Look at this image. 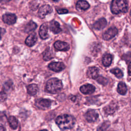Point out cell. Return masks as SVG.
I'll return each instance as SVG.
<instances>
[{"instance_id":"ffe728a7","label":"cell","mask_w":131,"mask_h":131,"mask_svg":"<svg viewBox=\"0 0 131 131\" xmlns=\"http://www.w3.org/2000/svg\"><path fill=\"white\" fill-rule=\"evenodd\" d=\"M38 91V86L35 84H30L27 88L28 93L31 96L35 95Z\"/></svg>"},{"instance_id":"6da1fadb","label":"cell","mask_w":131,"mask_h":131,"mask_svg":"<svg viewBox=\"0 0 131 131\" xmlns=\"http://www.w3.org/2000/svg\"><path fill=\"white\" fill-rule=\"evenodd\" d=\"M56 123L62 130L70 129L74 126L75 119L71 115L64 114L57 117L56 119Z\"/></svg>"},{"instance_id":"4dcf8cb0","label":"cell","mask_w":131,"mask_h":131,"mask_svg":"<svg viewBox=\"0 0 131 131\" xmlns=\"http://www.w3.org/2000/svg\"><path fill=\"white\" fill-rule=\"evenodd\" d=\"M69 98H70V99H71L72 101H75V99H76V97L74 96H72V97L70 96V97H69Z\"/></svg>"},{"instance_id":"8d00e7d4","label":"cell","mask_w":131,"mask_h":131,"mask_svg":"<svg viewBox=\"0 0 131 131\" xmlns=\"http://www.w3.org/2000/svg\"><path fill=\"white\" fill-rule=\"evenodd\" d=\"M130 122H131V120H130Z\"/></svg>"},{"instance_id":"277c9868","label":"cell","mask_w":131,"mask_h":131,"mask_svg":"<svg viewBox=\"0 0 131 131\" xmlns=\"http://www.w3.org/2000/svg\"><path fill=\"white\" fill-rule=\"evenodd\" d=\"M117 33V29L115 27H111L104 32L102 34V38L105 40H108L115 37Z\"/></svg>"},{"instance_id":"f546056e","label":"cell","mask_w":131,"mask_h":131,"mask_svg":"<svg viewBox=\"0 0 131 131\" xmlns=\"http://www.w3.org/2000/svg\"><path fill=\"white\" fill-rule=\"evenodd\" d=\"M128 74L129 76H131V62L129 63L128 66Z\"/></svg>"},{"instance_id":"9c48e42d","label":"cell","mask_w":131,"mask_h":131,"mask_svg":"<svg viewBox=\"0 0 131 131\" xmlns=\"http://www.w3.org/2000/svg\"><path fill=\"white\" fill-rule=\"evenodd\" d=\"M85 118L89 122H95L98 118V114L95 110H89L86 113Z\"/></svg>"},{"instance_id":"7a4b0ae2","label":"cell","mask_w":131,"mask_h":131,"mask_svg":"<svg viewBox=\"0 0 131 131\" xmlns=\"http://www.w3.org/2000/svg\"><path fill=\"white\" fill-rule=\"evenodd\" d=\"M128 5L126 0H113L111 4V10L112 13L117 14L125 13L127 11Z\"/></svg>"},{"instance_id":"9a60e30c","label":"cell","mask_w":131,"mask_h":131,"mask_svg":"<svg viewBox=\"0 0 131 131\" xmlns=\"http://www.w3.org/2000/svg\"><path fill=\"white\" fill-rule=\"evenodd\" d=\"M90 7V5L89 3L83 0L78 1L76 5V9L79 11H84L89 9Z\"/></svg>"},{"instance_id":"2e32d148","label":"cell","mask_w":131,"mask_h":131,"mask_svg":"<svg viewBox=\"0 0 131 131\" xmlns=\"http://www.w3.org/2000/svg\"><path fill=\"white\" fill-rule=\"evenodd\" d=\"M49 27L50 30L55 34L59 33L61 31L59 24L54 20H53L50 22Z\"/></svg>"},{"instance_id":"8992f818","label":"cell","mask_w":131,"mask_h":131,"mask_svg":"<svg viewBox=\"0 0 131 131\" xmlns=\"http://www.w3.org/2000/svg\"><path fill=\"white\" fill-rule=\"evenodd\" d=\"M2 19L5 24L11 25L15 23L16 16L15 14L12 13H6L3 15Z\"/></svg>"},{"instance_id":"4316f807","label":"cell","mask_w":131,"mask_h":131,"mask_svg":"<svg viewBox=\"0 0 131 131\" xmlns=\"http://www.w3.org/2000/svg\"><path fill=\"white\" fill-rule=\"evenodd\" d=\"M96 79H97V81L98 82H99V83H100L101 84H103V85L106 84L108 82L107 80L105 78H104L102 76H98Z\"/></svg>"},{"instance_id":"484cf974","label":"cell","mask_w":131,"mask_h":131,"mask_svg":"<svg viewBox=\"0 0 131 131\" xmlns=\"http://www.w3.org/2000/svg\"><path fill=\"white\" fill-rule=\"evenodd\" d=\"M116 107L115 106V105H110L109 106L105 107L104 110L105 112H106V113H107L108 114H111L113 113L115 110H116Z\"/></svg>"},{"instance_id":"5b68a950","label":"cell","mask_w":131,"mask_h":131,"mask_svg":"<svg viewBox=\"0 0 131 131\" xmlns=\"http://www.w3.org/2000/svg\"><path fill=\"white\" fill-rule=\"evenodd\" d=\"M53 9L49 5H44L39 9L38 15L40 18H43L47 14L52 13Z\"/></svg>"},{"instance_id":"ba28073f","label":"cell","mask_w":131,"mask_h":131,"mask_svg":"<svg viewBox=\"0 0 131 131\" xmlns=\"http://www.w3.org/2000/svg\"><path fill=\"white\" fill-rule=\"evenodd\" d=\"M54 47L56 50L58 51H67L70 49V45L69 43L60 40L56 41L54 44Z\"/></svg>"},{"instance_id":"836d02e7","label":"cell","mask_w":131,"mask_h":131,"mask_svg":"<svg viewBox=\"0 0 131 131\" xmlns=\"http://www.w3.org/2000/svg\"><path fill=\"white\" fill-rule=\"evenodd\" d=\"M40 131H48V130H46V129H43V130H40Z\"/></svg>"},{"instance_id":"4fadbf2b","label":"cell","mask_w":131,"mask_h":131,"mask_svg":"<svg viewBox=\"0 0 131 131\" xmlns=\"http://www.w3.org/2000/svg\"><path fill=\"white\" fill-rule=\"evenodd\" d=\"M48 27L46 24H43L40 27L39 30V35L40 37L42 39H46L48 38L49 35L48 34Z\"/></svg>"},{"instance_id":"603a6c76","label":"cell","mask_w":131,"mask_h":131,"mask_svg":"<svg viewBox=\"0 0 131 131\" xmlns=\"http://www.w3.org/2000/svg\"><path fill=\"white\" fill-rule=\"evenodd\" d=\"M53 58V53L50 48H47L43 53V58L45 60L48 61Z\"/></svg>"},{"instance_id":"8fae6325","label":"cell","mask_w":131,"mask_h":131,"mask_svg":"<svg viewBox=\"0 0 131 131\" xmlns=\"http://www.w3.org/2000/svg\"><path fill=\"white\" fill-rule=\"evenodd\" d=\"M87 76L92 79H97L99 76V69L96 67L89 68L87 71Z\"/></svg>"},{"instance_id":"ac0fdd59","label":"cell","mask_w":131,"mask_h":131,"mask_svg":"<svg viewBox=\"0 0 131 131\" xmlns=\"http://www.w3.org/2000/svg\"><path fill=\"white\" fill-rule=\"evenodd\" d=\"M36 102L37 105L43 108L49 107L51 104V100L47 99H40L37 100Z\"/></svg>"},{"instance_id":"d6a6232c","label":"cell","mask_w":131,"mask_h":131,"mask_svg":"<svg viewBox=\"0 0 131 131\" xmlns=\"http://www.w3.org/2000/svg\"><path fill=\"white\" fill-rule=\"evenodd\" d=\"M10 0H1V2H8V1H10Z\"/></svg>"},{"instance_id":"d4e9b609","label":"cell","mask_w":131,"mask_h":131,"mask_svg":"<svg viewBox=\"0 0 131 131\" xmlns=\"http://www.w3.org/2000/svg\"><path fill=\"white\" fill-rule=\"evenodd\" d=\"M110 122L109 121H105L98 127L97 131H105V130L110 126Z\"/></svg>"},{"instance_id":"1f68e13d","label":"cell","mask_w":131,"mask_h":131,"mask_svg":"<svg viewBox=\"0 0 131 131\" xmlns=\"http://www.w3.org/2000/svg\"><path fill=\"white\" fill-rule=\"evenodd\" d=\"M0 131H5L4 127L2 125H1V127H0Z\"/></svg>"},{"instance_id":"7402d4cb","label":"cell","mask_w":131,"mask_h":131,"mask_svg":"<svg viewBox=\"0 0 131 131\" xmlns=\"http://www.w3.org/2000/svg\"><path fill=\"white\" fill-rule=\"evenodd\" d=\"M117 92L121 95H125L127 92V87L126 84L123 82H120L118 84Z\"/></svg>"},{"instance_id":"e0dca14e","label":"cell","mask_w":131,"mask_h":131,"mask_svg":"<svg viewBox=\"0 0 131 131\" xmlns=\"http://www.w3.org/2000/svg\"><path fill=\"white\" fill-rule=\"evenodd\" d=\"M112 61V56L110 54H105L102 57V64L104 67H108L111 65Z\"/></svg>"},{"instance_id":"83f0119b","label":"cell","mask_w":131,"mask_h":131,"mask_svg":"<svg viewBox=\"0 0 131 131\" xmlns=\"http://www.w3.org/2000/svg\"><path fill=\"white\" fill-rule=\"evenodd\" d=\"M57 12L59 14H64V13H67L68 12V10L66 9L62 8V9H56Z\"/></svg>"},{"instance_id":"7c38bea8","label":"cell","mask_w":131,"mask_h":131,"mask_svg":"<svg viewBox=\"0 0 131 131\" xmlns=\"http://www.w3.org/2000/svg\"><path fill=\"white\" fill-rule=\"evenodd\" d=\"M95 90V88L92 84H87L83 85L80 88V91L84 94H90Z\"/></svg>"},{"instance_id":"52a82bcc","label":"cell","mask_w":131,"mask_h":131,"mask_svg":"<svg viewBox=\"0 0 131 131\" xmlns=\"http://www.w3.org/2000/svg\"><path fill=\"white\" fill-rule=\"evenodd\" d=\"M48 67L51 70L58 72L64 69L65 65L61 62H53L49 64Z\"/></svg>"},{"instance_id":"e575fe53","label":"cell","mask_w":131,"mask_h":131,"mask_svg":"<svg viewBox=\"0 0 131 131\" xmlns=\"http://www.w3.org/2000/svg\"><path fill=\"white\" fill-rule=\"evenodd\" d=\"M130 15L131 16V10H130Z\"/></svg>"},{"instance_id":"d590c367","label":"cell","mask_w":131,"mask_h":131,"mask_svg":"<svg viewBox=\"0 0 131 131\" xmlns=\"http://www.w3.org/2000/svg\"><path fill=\"white\" fill-rule=\"evenodd\" d=\"M53 1H58V0H53Z\"/></svg>"},{"instance_id":"44dd1931","label":"cell","mask_w":131,"mask_h":131,"mask_svg":"<svg viewBox=\"0 0 131 131\" xmlns=\"http://www.w3.org/2000/svg\"><path fill=\"white\" fill-rule=\"evenodd\" d=\"M8 121L10 126L13 129H15L17 127L18 121L14 116H10L8 118Z\"/></svg>"},{"instance_id":"30bf717a","label":"cell","mask_w":131,"mask_h":131,"mask_svg":"<svg viewBox=\"0 0 131 131\" xmlns=\"http://www.w3.org/2000/svg\"><path fill=\"white\" fill-rule=\"evenodd\" d=\"M107 25L106 20L104 18H101L97 20L93 25V27L96 30H101L104 28Z\"/></svg>"},{"instance_id":"3957f363","label":"cell","mask_w":131,"mask_h":131,"mask_svg":"<svg viewBox=\"0 0 131 131\" xmlns=\"http://www.w3.org/2000/svg\"><path fill=\"white\" fill-rule=\"evenodd\" d=\"M62 88V83L61 81L56 78H53L49 79L46 84V90L51 94L58 93Z\"/></svg>"},{"instance_id":"cb8c5ba5","label":"cell","mask_w":131,"mask_h":131,"mask_svg":"<svg viewBox=\"0 0 131 131\" xmlns=\"http://www.w3.org/2000/svg\"><path fill=\"white\" fill-rule=\"evenodd\" d=\"M110 72L113 74H114L116 76V77H117L118 78H121L123 76V73H122V72L118 68L112 69L111 70Z\"/></svg>"},{"instance_id":"f1b7e54d","label":"cell","mask_w":131,"mask_h":131,"mask_svg":"<svg viewBox=\"0 0 131 131\" xmlns=\"http://www.w3.org/2000/svg\"><path fill=\"white\" fill-rule=\"evenodd\" d=\"M6 98H7L6 94L4 92L2 91L1 92V101H3L5 100Z\"/></svg>"},{"instance_id":"5bb4252c","label":"cell","mask_w":131,"mask_h":131,"mask_svg":"<svg viewBox=\"0 0 131 131\" xmlns=\"http://www.w3.org/2000/svg\"><path fill=\"white\" fill-rule=\"evenodd\" d=\"M37 36L36 33H32L30 34L26 39L25 43L29 47L33 46L37 41Z\"/></svg>"},{"instance_id":"d6986e66","label":"cell","mask_w":131,"mask_h":131,"mask_svg":"<svg viewBox=\"0 0 131 131\" xmlns=\"http://www.w3.org/2000/svg\"><path fill=\"white\" fill-rule=\"evenodd\" d=\"M36 28L37 25L33 21H30L25 26L24 31L26 33H29L34 31Z\"/></svg>"}]
</instances>
